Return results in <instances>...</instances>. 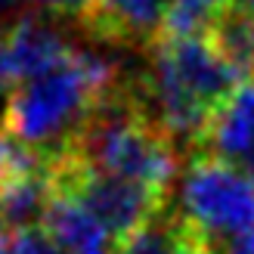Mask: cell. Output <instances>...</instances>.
Returning <instances> with one entry per match:
<instances>
[{
    "mask_svg": "<svg viewBox=\"0 0 254 254\" xmlns=\"http://www.w3.org/2000/svg\"><path fill=\"white\" fill-rule=\"evenodd\" d=\"M149 68L127 90L177 146L198 149L214 112L245 78L211 31L161 34L149 44Z\"/></svg>",
    "mask_w": 254,
    "mask_h": 254,
    "instance_id": "cell-1",
    "label": "cell"
},
{
    "mask_svg": "<svg viewBox=\"0 0 254 254\" xmlns=\"http://www.w3.org/2000/svg\"><path fill=\"white\" fill-rule=\"evenodd\" d=\"M115 84L118 71L109 59L71 50L56 68L12 87L3 109V130L53 155L71 143Z\"/></svg>",
    "mask_w": 254,
    "mask_h": 254,
    "instance_id": "cell-2",
    "label": "cell"
},
{
    "mask_svg": "<svg viewBox=\"0 0 254 254\" xmlns=\"http://www.w3.org/2000/svg\"><path fill=\"white\" fill-rule=\"evenodd\" d=\"M65 149L93 171L146 183L164 195L171 192L177 143L139 109L124 81H118L115 90L93 109Z\"/></svg>",
    "mask_w": 254,
    "mask_h": 254,
    "instance_id": "cell-3",
    "label": "cell"
},
{
    "mask_svg": "<svg viewBox=\"0 0 254 254\" xmlns=\"http://www.w3.org/2000/svg\"><path fill=\"white\" fill-rule=\"evenodd\" d=\"M50 177H53V192H65L78 198L99 220L112 245H118L121 239L136 233L168 205V195L158 192V189L127 180V177L93 171L81 164L68 149H59L50 155Z\"/></svg>",
    "mask_w": 254,
    "mask_h": 254,
    "instance_id": "cell-4",
    "label": "cell"
},
{
    "mask_svg": "<svg viewBox=\"0 0 254 254\" xmlns=\"http://www.w3.org/2000/svg\"><path fill=\"white\" fill-rule=\"evenodd\" d=\"M180 214L211 242H230L254 230V183L239 164L192 152L180 183Z\"/></svg>",
    "mask_w": 254,
    "mask_h": 254,
    "instance_id": "cell-5",
    "label": "cell"
},
{
    "mask_svg": "<svg viewBox=\"0 0 254 254\" xmlns=\"http://www.w3.org/2000/svg\"><path fill=\"white\" fill-rule=\"evenodd\" d=\"M0 41H3L6 71H9L12 87L56 68L74 50L68 41L59 37V31L47 28L41 19H31V16H22L12 28H6V34Z\"/></svg>",
    "mask_w": 254,
    "mask_h": 254,
    "instance_id": "cell-6",
    "label": "cell"
},
{
    "mask_svg": "<svg viewBox=\"0 0 254 254\" xmlns=\"http://www.w3.org/2000/svg\"><path fill=\"white\" fill-rule=\"evenodd\" d=\"M171 0H96L84 28L118 44H152L161 34V22Z\"/></svg>",
    "mask_w": 254,
    "mask_h": 254,
    "instance_id": "cell-7",
    "label": "cell"
},
{
    "mask_svg": "<svg viewBox=\"0 0 254 254\" xmlns=\"http://www.w3.org/2000/svg\"><path fill=\"white\" fill-rule=\"evenodd\" d=\"M254 149V78H245L214 112L198 152L239 164Z\"/></svg>",
    "mask_w": 254,
    "mask_h": 254,
    "instance_id": "cell-8",
    "label": "cell"
},
{
    "mask_svg": "<svg viewBox=\"0 0 254 254\" xmlns=\"http://www.w3.org/2000/svg\"><path fill=\"white\" fill-rule=\"evenodd\" d=\"M112 254H217V245L201 236L180 211H161L136 233L112 245Z\"/></svg>",
    "mask_w": 254,
    "mask_h": 254,
    "instance_id": "cell-9",
    "label": "cell"
},
{
    "mask_svg": "<svg viewBox=\"0 0 254 254\" xmlns=\"http://www.w3.org/2000/svg\"><path fill=\"white\" fill-rule=\"evenodd\" d=\"M41 226L56 239L62 248H68L71 254L112 245L106 230L99 226V220L81 205L78 198H71L65 192H53V198H50V205L44 211Z\"/></svg>",
    "mask_w": 254,
    "mask_h": 254,
    "instance_id": "cell-10",
    "label": "cell"
},
{
    "mask_svg": "<svg viewBox=\"0 0 254 254\" xmlns=\"http://www.w3.org/2000/svg\"><path fill=\"white\" fill-rule=\"evenodd\" d=\"M50 198H53L50 168L28 174V177H19V180L0 183V226H6L9 233L41 226Z\"/></svg>",
    "mask_w": 254,
    "mask_h": 254,
    "instance_id": "cell-11",
    "label": "cell"
},
{
    "mask_svg": "<svg viewBox=\"0 0 254 254\" xmlns=\"http://www.w3.org/2000/svg\"><path fill=\"white\" fill-rule=\"evenodd\" d=\"M208 31L239 74L254 78V0H226Z\"/></svg>",
    "mask_w": 254,
    "mask_h": 254,
    "instance_id": "cell-12",
    "label": "cell"
},
{
    "mask_svg": "<svg viewBox=\"0 0 254 254\" xmlns=\"http://www.w3.org/2000/svg\"><path fill=\"white\" fill-rule=\"evenodd\" d=\"M226 0H171L161 22V34H195L208 31ZM158 34V37H161Z\"/></svg>",
    "mask_w": 254,
    "mask_h": 254,
    "instance_id": "cell-13",
    "label": "cell"
},
{
    "mask_svg": "<svg viewBox=\"0 0 254 254\" xmlns=\"http://www.w3.org/2000/svg\"><path fill=\"white\" fill-rule=\"evenodd\" d=\"M12 251L16 254H71L68 248H62L44 226H28V230L12 233Z\"/></svg>",
    "mask_w": 254,
    "mask_h": 254,
    "instance_id": "cell-14",
    "label": "cell"
},
{
    "mask_svg": "<svg viewBox=\"0 0 254 254\" xmlns=\"http://www.w3.org/2000/svg\"><path fill=\"white\" fill-rule=\"evenodd\" d=\"M28 3L41 6L50 16H62V19H78L84 25V19L90 16V9L96 0H28Z\"/></svg>",
    "mask_w": 254,
    "mask_h": 254,
    "instance_id": "cell-15",
    "label": "cell"
},
{
    "mask_svg": "<svg viewBox=\"0 0 254 254\" xmlns=\"http://www.w3.org/2000/svg\"><path fill=\"white\" fill-rule=\"evenodd\" d=\"M217 245V254H254V230L242 233V236H236L230 239V242H214Z\"/></svg>",
    "mask_w": 254,
    "mask_h": 254,
    "instance_id": "cell-16",
    "label": "cell"
},
{
    "mask_svg": "<svg viewBox=\"0 0 254 254\" xmlns=\"http://www.w3.org/2000/svg\"><path fill=\"white\" fill-rule=\"evenodd\" d=\"M28 3V0H0V22H9V28L19 22V9Z\"/></svg>",
    "mask_w": 254,
    "mask_h": 254,
    "instance_id": "cell-17",
    "label": "cell"
},
{
    "mask_svg": "<svg viewBox=\"0 0 254 254\" xmlns=\"http://www.w3.org/2000/svg\"><path fill=\"white\" fill-rule=\"evenodd\" d=\"M0 254H16L12 251V233L6 226H0Z\"/></svg>",
    "mask_w": 254,
    "mask_h": 254,
    "instance_id": "cell-18",
    "label": "cell"
},
{
    "mask_svg": "<svg viewBox=\"0 0 254 254\" xmlns=\"http://www.w3.org/2000/svg\"><path fill=\"white\" fill-rule=\"evenodd\" d=\"M12 84L9 81V71H6V53H3V41H0V87Z\"/></svg>",
    "mask_w": 254,
    "mask_h": 254,
    "instance_id": "cell-19",
    "label": "cell"
},
{
    "mask_svg": "<svg viewBox=\"0 0 254 254\" xmlns=\"http://www.w3.org/2000/svg\"><path fill=\"white\" fill-rule=\"evenodd\" d=\"M81 254H112V251H106V248H90V251H81Z\"/></svg>",
    "mask_w": 254,
    "mask_h": 254,
    "instance_id": "cell-20",
    "label": "cell"
}]
</instances>
